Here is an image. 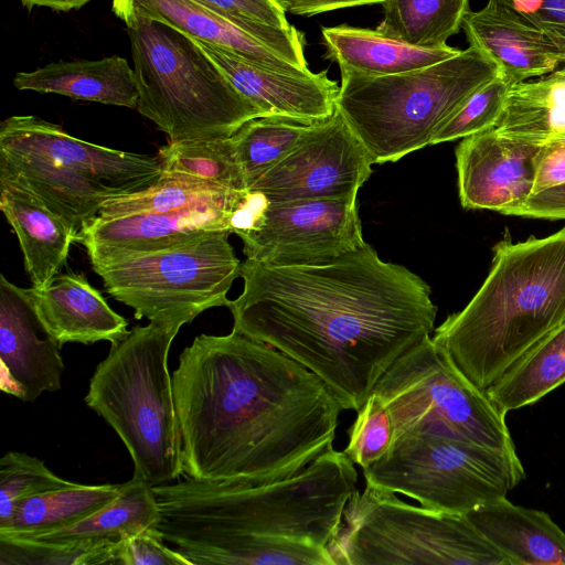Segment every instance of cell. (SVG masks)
I'll return each instance as SVG.
<instances>
[{"mask_svg":"<svg viewBox=\"0 0 565 565\" xmlns=\"http://www.w3.org/2000/svg\"><path fill=\"white\" fill-rule=\"evenodd\" d=\"M233 331L267 343L358 412L388 367L435 330L430 287L367 243L315 265H241Z\"/></svg>","mask_w":565,"mask_h":565,"instance_id":"cell-1","label":"cell"},{"mask_svg":"<svg viewBox=\"0 0 565 565\" xmlns=\"http://www.w3.org/2000/svg\"><path fill=\"white\" fill-rule=\"evenodd\" d=\"M183 473L267 486L332 448L343 409L315 373L232 330L200 334L172 373Z\"/></svg>","mask_w":565,"mask_h":565,"instance_id":"cell-2","label":"cell"},{"mask_svg":"<svg viewBox=\"0 0 565 565\" xmlns=\"http://www.w3.org/2000/svg\"><path fill=\"white\" fill-rule=\"evenodd\" d=\"M356 482L353 461L333 447L267 486L185 477L153 486L160 518L152 530L191 565H269L275 539L328 548Z\"/></svg>","mask_w":565,"mask_h":565,"instance_id":"cell-3","label":"cell"},{"mask_svg":"<svg viewBox=\"0 0 565 565\" xmlns=\"http://www.w3.org/2000/svg\"><path fill=\"white\" fill-rule=\"evenodd\" d=\"M565 321V226L543 237L493 247L490 271L433 341L487 390L540 339Z\"/></svg>","mask_w":565,"mask_h":565,"instance_id":"cell-4","label":"cell"},{"mask_svg":"<svg viewBox=\"0 0 565 565\" xmlns=\"http://www.w3.org/2000/svg\"><path fill=\"white\" fill-rule=\"evenodd\" d=\"M162 172L158 156L90 143L36 116L0 125V181L38 196L77 234L106 202L148 189Z\"/></svg>","mask_w":565,"mask_h":565,"instance_id":"cell-5","label":"cell"},{"mask_svg":"<svg viewBox=\"0 0 565 565\" xmlns=\"http://www.w3.org/2000/svg\"><path fill=\"white\" fill-rule=\"evenodd\" d=\"M183 321L136 326L90 377L85 403L117 433L134 462V475L152 486L183 473L182 437L172 376L171 344Z\"/></svg>","mask_w":565,"mask_h":565,"instance_id":"cell-6","label":"cell"},{"mask_svg":"<svg viewBox=\"0 0 565 565\" xmlns=\"http://www.w3.org/2000/svg\"><path fill=\"white\" fill-rule=\"evenodd\" d=\"M113 11L130 40L137 110L168 142L227 138L262 117L193 38L129 9Z\"/></svg>","mask_w":565,"mask_h":565,"instance_id":"cell-7","label":"cell"},{"mask_svg":"<svg viewBox=\"0 0 565 565\" xmlns=\"http://www.w3.org/2000/svg\"><path fill=\"white\" fill-rule=\"evenodd\" d=\"M498 75L495 64L469 46L431 66L395 75L341 72L335 106L373 163L395 162L431 146L440 127Z\"/></svg>","mask_w":565,"mask_h":565,"instance_id":"cell-8","label":"cell"},{"mask_svg":"<svg viewBox=\"0 0 565 565\" xmlns=\"http://www.w3.org/2000/svg\"><path fill=\"white\" fill-rule=\"evenodd\" d=\"M328 550L334 565H511L465 514L415 507L365 484Z\"/></svg>","mask_w":565,"mask_h":565,"instance_id":"cell-9","label":"cell"},{"mask_svg":"<svg viewBox=\"0 0 565 565\" xmlns=\"http://www.w3.org/2000/svg\"><path fill=\"white\" fill-rule=\"evenodd\" d=\"M362 470L365 484L450 514L504 498L525 478L516 451L435 433L394 436L387 452Z\"/></svg>","mask_w":565,"mask_h":565,"instance_id":"cell-10","label":"cell"},{"mask_svg":"<svg viewBox=\"0 0 565 565\" xmlns=\"http://www.w3.org/2000/svg\"><path fill=\"white\" fill-rule=\"evenodd\" d=\"M215 231L172 247L120 254L90 263L105 290L132 308L136 319L189 323L203 311L227 306L241 260L228 237Z\"/></svg>","mask_w":565,"mask_h":565,"instance_id":"cell-11","label":"cell"},{"mask_svg":"<svg viewBox=\"0 0 565 565\" xmlns=\"http://www.w3.org/2000/svg\"><path fill=\"white\" fill-rule=\"evenodd\" d=\"M386 407L394 436L435 433L515 451L505 415L431 337L399 356L373 392Z\"/></svg>","mask_w":565,"mask_h":565,"instance_id":"cell-12","label":"cell"},{"mask_svg":"<svg viewBox=\"0 0 565 565\" xmlns=\"http://www.w3.org/2000/svg\"><path fill=\"white\" fill-rule=\"evenodd\" d=\"M247 259L269 265H315L365 244L358 195L270 202L247 191L231 220Z\"/></svg>","mask_w":565,"mask_h":565,"instance_id":"cell-13","label":"cell"},{"mask_svg":"<svg viewBox=\"0 0 565 565\" xmlns=\"http://www.w3.org/2000/svg\"><path fill=\"white\" fill-rule=\"evenodd\" d=\"M373 161L341 114L313 125L309 135L248 190L266 201L358 195Z\"/></svg>","mask_w":565,"mask_h":565,"instance_id":"cell-14","label":"cell"},{"mask_svg":"<svg viewBox=\"0 0 565 565\" xmlns=\"http://www.w3.org/2000/svg\"><path fill=\"white\" fill-rule=\"evenodd\" d=\"M247 191L184 209L97 216L81 230L77 242L95 263L120 254L172 247L210 232H231V220Z\"/></svg>","mask_w":565,"mask_h":565,"instance_id":"cell-15","label":"cell"},{"mask_svg":"<svg viewBox=\"0 0 565 565\" xmlns=\"http://www.w3.org/2000/svg\"><path fill=\"white\" fill-rule=\"evenodd\" d=\"M539 149L492 128L462 138L456 148L461 205L511 215L533 194Z\"/></svg>","mask_w":565,"mask_h":565,"instance_id":"cell-16","label":"cell"},{"mask_svg":"<svg viewBox=\"0 0 565 565\" xmlns=\"http://www.w3.org/2000/svg\"><path fill=\"white\" fill-rule=\"evenodd\" d=\"M24 288L0 275V388L23 402L62 387L60 345L45 333Z\"/></svg>","mask_w":565,"mask_h":565,"instance_id":"cell-17","label":"cell"},{"mask_svg":"<svg viewBox=\"0 0 565 565\" xmlns=\"http://www.w3.org/2000/svg\"><path fill=\"white\" fill-rule=\"evenodd\" d=\"M195 41L262 117L316 124L330 118L337 110L340 86L328 77L327 71L310 76L277 73L218 45Z\"/></svg>","mask_w":565,"mask_h":565,"instance_id":"cell-18","label":"cell"},{"mask_svg":"<svg viewBox=\"0 0 565 565\" xmlns=\"http://www.w3.org/2000/svg\"><path fill=\"white\" fill-rule=\"evenodd\" d=\"M41 326L56 343H110L128 334L127 320L114 311L82 273H60L45 286L24 288Z\"/></svg>","mask_w":565,"mask_h":565,"instance_id":"cell-19","label":"cell"},{"mask_svg":"<svg viewBox=\"0 0 565 565\" xmlns=\"http://www.w3.org/2000/svg\"><path fill=\"white\" fill-rule=\"evenodd\" d=\"M462 29L469 46L483 52L511 86L565 64V41L519 22L490 2L479 11H469Z\"/></svg>","mask_w":565,"mask_h":565,"instance_id":"cell-20","label":"cell"},{"mask_svg":"<svg viewBox=\"0 0 565 565\" xmlns=\"http://www.w3.org/2000/svg\"><path fill=\"white\" fill-rule=\"evenodd\" d=\"M465 515L511 565H565V532L544 511L504 497Z\"/></svg>","mask_w":565,"mask_h":565,"instance_id":"cell-21","label":"cell"},{"mask_svg":"<svg viewBox=\"0 0 565 565\" xmlns=\"http://www.w3.org/2000/svg\"><path fill=\"white\" fill-rule=\"evenodd\" d=\"M0 210L19 239L32 286H45L62 273L77 232L38 196L4 181H0Z\"/></svg>","mask_w":565,"mask_h":565,"instance_id":"cell-22","label":"cell"},{"mask_svg":"<svg viewBox=\"0 0 565 565\" xmlns=\"http://www.w3.org/2000/svg\"><path fill=\"white\" fill-rule=\"evenodd\" d=\"M116 9H129L162 21L195 40L218 45L277 73L313 74L290 63L195 0H113V10Z\"/></svg>","mask_w":565,"mask_h":565,"instance_id":"cell-23","label":"cell"},{"mask_svg":"<svg viewBox=\"0 0 565 565\" xmlns=\"http://www.w3.org/2000/svg\"><path fill=\"white\" fill-rule=\"evenodd\" d=\"M19 90L53 93L73 99L137 108L139 92L134 70L117 55L100 60L60 61L15 74Z\"/></svg>","mask_w":565,"mask_h":565,"instance_id":"cell-24","label":"cell"},{"mask_svg":"<svg viewBox=\"0 0 565 565\" xmlns=\"http://www.w3.org/2000/svg\"><path fill=\"white\" fill-rule=\"evenodd\" d=\"M326 58L341 72L381 77L431 66L451 58L461 50L449 45L423 47L388 38L377 30L345 24L322 28Z\"/></svg>","mask_w":565,"mask_h":565,"instance_id":"cell-25","label":"cell"},{"mask_svg":"<svg viewBox=\"0 0 565 565\" xmlns=\"http://www.w3.org/2000/svg\"><path fill=\"white\" fill-rule=\"evenodd\" d=\"M493 130L536 147L565 134V64L536 81L513 85Z\"/></svg>","mask_w":565,"mask_h":565,"instance_id":"cell-26","label":"cell"},{"mask_svg":"<svg viewBox=\"0 0 565 565\" xmlns=\"http://www.w3.org/2000/svg\"><path fill=\"white\" fill-rule=\"evenodd\" d=\"M160 518L153 486L132 476L122 483L119 495L84 520L52 532L34 535H6L45 542H93L119 540L153 529Z\"/></svg>","mask_w":565,"mask_h":565,"instance_id":"cell-27","label":"cell"},{"mask_svg":"<svg viewBox=\"0 0 565 565\" xmlns=\"http://www.w3.org/2000/svg\"><path fill=\"white\" fill-rule=\"evenodd\" d=\"M565 383V321L521 355L486 392L504 414Z\"/></svg>","mask_w":565,"mask_h":565,"instance_id":"cell-28","label":"cell"},{"mask_svg":"<svg viewBox=\"0 0 565 565\" xmlns=\"http://www.w3.org/2000/svg\"><path fill=\"white\" fill-rule=\"evenodd\" d=\"M120 484H81L47 491L22 501L0 535H34L73 525L115 500Z\"/></svg>","mask_w":565,"mask_h":565,"instance_id":"cell-29","label":"cell"},{"mask_svg":"<svg viewBox=\"0 0 565 565\" xmlns=\"http://www.w3.org/2000/svg\"><path fill=\"white\" fill-rule=\"evenodd\" d=\"M376 30L415 46L439 47L462 28L469 0H386Z\"/></svg>","mask_w":565,"mask_h":565,"instance_id":"cell-30","label":"cell"},{"mask_svg":"<svg viewBox=\"0 0 565 565\" xmlns=\"http://www.w3.org/2000/svg\"><path fill=\"white\" fill-rule=\"evenodd\" d=\"M305 71V34L289 24L278 0H195Z\"/></svg>","mask_w":565,"mask_h":565,"instance_id":"cell-31","label":"cell"},{"mask_svg":"<svg viewBox=\"0 0 565 565\" xmlns=\"http://www.w3.org/2000/svg\"><path fill=\"white\" fill-rule=\"evenodd\" d=\"M157 156L166 172L201 179L232 191L248 190L232 136L168 142Z\"/></svg>","mask_w":565,"mask_h":565,"instance_id":"cell-32","label":"cell"},{"mask_svg":"<svg viewBox=\"0 0 565 565\" xmlns=\"http://www.w3.org/2000/svg\"><path fill=\"white\" fill-rule=\"evenodd\" d=\"M313 125L279 117H257L233 134L248 186L299 146Z\"/></svg>","mask_w":565,"mask_h":565,"instance_id":"cell-33","label":"cell"},{"mask_svg":"<svg viewBox=\"0 0 565 565\" xmlns=\"http://www.w3.org/2000/svg\"><path fill=\"white\" fill-rule=\"evenodd\" d=\"M238 193L242 192L189 175L163 171L159 180L148 189L106 202L98 216L184 209Z\"/></svg>","mask_w":565,"mask_h":565,"instance_id":"cell-34","label":"cell"},{"mask_svg":"<svg viewBox=\"0 0 565 565\" xmlns=\"http://www.w3.org/2000/svg\"><path fill=\"white\" fill-rule=\"evenodd\" d=\"M118 564V540L45 542L0 535V565Z\"/></svg>","mask_w":565,"mask_h":565,"instance_id":"cell-35","label":"cell"},{"mask_svg":"<svg viewBox=\"0 0 565 565\" xmlns=\"http://www.w3.org/2000/svg\"><path fill=\"white\" fill-rule=\"evenodd\" d=\"M73 483L56 476L36 457L8 451L0 460V529L7 526L22 501Z\"/></svg>","mask_w":565,"mask_h":565,"instance_id":"cell-36","label":"cell"},{"mask_svg":"<svg viewBox=\"0 0 565 565\" xmlns=\"http://www.w3.org/2000/svg\"><path fill=\"white\" fill-rule=\"evenodd\" d=\"M511 87L498 75L477 89L440 127L431 141V146L462 139L492 128L502 113Z\"/></svg>","mask_w":565,"mask_h":565,"instance_id":"cell-37","label":"cell"},{"mask_svg":"<svg viewBox=\"0 0 565 565\" xmlns=\"http://www.w3.org/2000/svg\"><path fill=\"white\" fill-rule=\"evenodd\" d=\"M393 434V424L386 407L374 393H371L358 411L343 451L353 463L365 469L387 452Z\"/></svg>","mask_w":565,"mask_h":565,"instance_id":"cell-38","label":"cell"},{"mask_svg":"<svg viewBox=\"0 0 565 565\" xmlns=\"http://www.w3.org/2000/svg\"><path fill=\"white\" fill-rule=\"evenodd\" d=\"M519 22L565 41V0H488Z\"/></svg>","mask_w":565,"mask_h":565,"instance_id":"cell-39","label":"cell"},{"mask_svg":"<svg viewBox=\"0 0 565 565\" xmlns=\"http://www.w3.org/2000/svg\"><path fill=\"white\" fill-rule=\"evenodd\" d=\"M118 564L191 565L180 552L168 547L152 529L118 540Z\"/></svg>","mask_w":565,"mask_h":565,"instance_id":"cell-40","label":"cell"},{"mask_svg":"<svg viewBox=\"0 0 565 565\" xmlns=\"http://www.w3.org/2000/svg\"><path fill=\"white\" fill-rule=\"evenodd\" d=\"M565 183V134L542 145L535 156L533 194Z\"/></svg>","mask_w":565,"mask_h":565,"instance_id":"cell-41","label":"cell"},{"mask_svg":"<svg viewBox=\"0 0 565 565\" xmlns=\"http://www.w3.org/2000/svg\"><path fill=\"white\" fill-rule=\"evenodd\" d=\"M511 215L542 220H565V183L532 194Z\"/></svg>","mask_w":565,"mask_h":565,"instance_id":"cell-42","label":"cell"},{"mask_svg":"<svg viewBox=\"0 0 565 565\" xmlns=\"http://www.w3.org/2000/svg\"><path fill=\"white\" fill-rule=\"evenodd\" d=\"M386 0H278L286 12L305 17L356 6L382 4Z\"/></svg>","mask_w":565,"mask_h":565,"instance_id":"cell-43","label":"cell"},{"mask_svg":"<svg viewBox=\"0 0 565 565\" xmlns=\"http://www.w3.org/2000/svg\"><path fill=\"white\" fill-rule=\"evenodd\" d=\"M92 0H21L22 4L31 10L33 7H46L56 11L79 9Z\"/></svg>","mask_w":565,"mask_h":565,"instance_id":"cell-44","label":"cell"}]
</instances>
